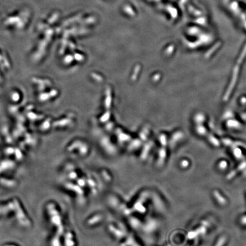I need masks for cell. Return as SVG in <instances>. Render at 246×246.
<instances>
[{
  "mask_svg": "<svg viewBox=\"0 0 246 246\" xmlns=\"http://www.w3.org/2000/svg\"><path fill=\"white\" fill-rule=\"evenodd\" d=\"M227 166V164H226V163H225V162H224V161H223L222 162V163H221V165H220V167L221 168H223V169H224V168H225V167Z\"/></svg>",
  "mask_w": 246,
  "mask_h": 246,
  "instance_id": "obj_1",
  "label": "cell"
}]
</instances>
